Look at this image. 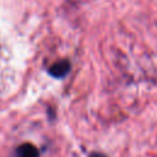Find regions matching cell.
<instances>
[{
    "instance_id": "1",
    "label": "cell",
    "mask_w": 157,
    "mask_h": 157,
    "mask_svg": "<svg viewBox=\"0 0 157 157\" xmlns=\"http://www.w3.org/2000/svg\"><path fill=\"white\" fill-rule=\"evenodd\" d=\"M16 157H39V150L31 142H23L15 150Z\"/></svg>"
},
{
    "instance_id": "2",
    "label": "cell",
    "mask_w": 157,
    "mask_h": 157,
    "mask_svg": "<svg viewBox=\"0 0 157 157\" xmlns=\"http://www.w3.org/2000/svg\"><path fill=\"white\" fill-rule=\"evenodd\" d=\"M69 70H70V63L64 59V60H59L55 64H53L49 67V74L52 76H54V77L61 78V77L66 76V74L69 72Z\"/></svg>"
},
{
    "instance_id": "3",
    "label": "cell",
    "mask_w": 157,
    "mask_h": 157,
    "mask_svg": "<svg viewBox=\"0 0 157 157\" xmlns=\"http://www.w3.org/2000/svg\"><path fill=\"white\" fill-rule=\"evenodd\" d=\"M88 157H108V156L105 153H103V152H99V151H92L88 155Z\"/></svg>"
}]
</instances>
